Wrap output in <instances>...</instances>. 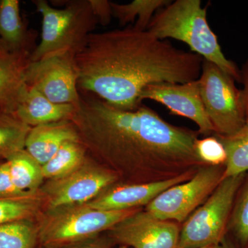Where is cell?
Instances as JSON below:
<instances>
[{
    "instance_id": "cell-1",
    "label": "cell",
    "mask_w": 248,
    "mask_h": 248,
    "mask_svg": "<svg viewBox=\"0 0 248 248\" xmlns=\"http://www.w3.org/2000/svg\"><path fill=\"white\" fill-rule=\"evenodd\" d=\"M71 121L86 149L118 177L160 182L208 166L196 152L199 133L169 123L142 104L136 110H122L80 93Z\"/></svg>"
},
{
    "instance_id": "cell-2",
    "label": "cell",
    "mask_w": 248,
    "mask_h": 248,
    "mask_svg": "<svg viewBox=\"0 0 248 248\" xmlns=\"http://www.w3.org/2000/svg\"><path fill=\"white\" fill-rule=\"evenodd\" d=\"M203 60L132 24L93 32L75 58L78 88L125 110H136L141 105L140 95L149 85L198 79Z\"/></svg>"
},
{
    "instance_id": "cell-3",
    "label": "cell",
    "mask_w": 248,
    "mask_h": 248,
    "mask_svg": "<svg viewBox=\"0 0 248 248\" xmlns=\"http://www.w3.org/2000/svg\"><path fill=\"white\" fill-rule=\"evenodd\" d=\"M147 30L160 40L170 38L186 44L190 51L215 63L241 82V71L222 52L217 36L207 20L200 0H177L159 9Z\"/></svg>"
},
{
    "instance_id": "cell-4",
    "label": "cell",
    "mask_w": 248,
    "mask_h": 248,
    "mask_svg": "<svg viewBox=\"0 0 248 248\" xmlns=\"http://www.w3.org/2000/svg\"><path fill=\"white\" fill-rule=\"evenodd\" d=\"M32 3L42 16V25L40 42L31 54V62L64 54L76 58L98 24L89 0L66 1L62 9L46 0Z\"/></svg>"
},
{
    "instance_id": "cell-5",
    "label": "cell",
    "mask_w": 248,
    "mask_h": 248,
    "mask_svg": "<svg viewBox=\"0 0 248 248\" xmlns=\"http://www.w3.org/2000/svg\"><path fill=\"white\" fill-rule=\"evenodd\" d=\"M246 173L225 178L205 203L186 219L177 248L221 244L226 236L232 209Z\"/></svg>"
},
{
    "instance_id": "cell-6",
    "label": "cell",
    "mask_w": 248,
    "mask_h": 248,
    "mask_svg": "<svg viewBox=\"0 0 248 248\" xmlns=\"http://www.w3.org/2000/svg\"><path fill=\"white\" fill-rule=\"evenodd\" d=\"M198 81L215 135L228 136L242 128L246 122L244 94L235 86L234 78L203 59Z\"/></svg>"
},
{
    "instance_id": "cell-7",
    "label": "cell",
    "mask_w": 248,
    "mask_h": 248,
    "mask_svg": "<svg viewBox=\"0 0 248 248\" xmlns=\"http://www.w3.org/2000/svg\"><path fill=\"white\" fill-rule=\"evenodd\" d=\"M57 210L46 218L38 230L41 243L48 247L74 244L111 230L140 209L107 211L84 204Z\"/></svg>"
},
{
    "instance_id": "cell-8",
    "label": "cell",
    "mask_w": 248,
    "mask_h": 248,
    "mask_svg": "<svg viewBox=\"0 0 248 248\" xmlns=\"http://www.w3.org/2000/svg\"><path fill=\"white\" fill-rule=\"evenodd\" d=\"M225 166H205L189 180L172 186L146 205L160 219L182 223L208 199L223 179Z\"/></svg>"
},
{
    "instance_id": "cell-9",
    "label": "cell",
    "mask_w": 248,
    "mask_h": 248,
    "mask_svg": "<svg viewBox=\"0 0 248 248\" xmlns=\"http://www.w3.org/2000/svg\"><path fill=\"white\" fill-rule=\"evenodd\" d=\"M118 178L110 169L86 160L73 172L50 180L46 187L47 202L49 207L55 210L84 205L114 185Z\"/></svg>"
},
{
    "instance_id": "cell-10",
    "label": "cell",
    "mask_w": 248,
    "mask_h": 248,
    "mask_svg": "<svg viewBox=\"0 0 248 248\" xmlns=\"http://www.w3.org/2000/svg\"><path fill=\"white\" fill-rule=\"evenodd\" d=\"M78 79L75 58L68 54L30 62L27 68L28 86L55 104H79Z\"/></svg>"
},
{
    "instance_id": "cell-11",
    "label": "cell",
    "mask_w": 248,
    "mask_h": 248,
    "mask_svg": "<svg viewBox=\"0 0 248 248\" xmlns=\"http://www.w3.org/2000/svg\"><path fill=\"white\" fill-rule=\"evenodd\" d=\"M180 232L175 222L160 219L146 210H139L111 229L117 242L133 248H177Z\"/></svg>"
},
{
    "instance_id": "cell-12",
    "label": "cell",
    "mask_w": 248,
    "mask_h": 248,
    "mask_svg": "<svg viewBox=\"0 0 248 248\" xmlns=\"http://www.w3.org/2000/svg\"><path fill=\"white\" fill-rule=\"evenodd\" d=\"M146 99L163 104L172 114L182 116L195 122L198 133L210 136L215 133L201 97L198 79L184 84L159 83L143 89L140 103Z\"/></svg>"
},
{
    "instance_id": "cell-13",
    "label": "cell",
    "mask_w": 248,
    "mask_h": 248,
    "mask_svg": "<svg viewBox=\"0 0 248 248\" xmlns=\"http://www.w3.org/2000/svg\"><path fill=\"white\" fill-rule=\"evenodd\" d=\"M196 172H188L168 180L149 183H130L111 186L94 200L86 203L91 208L120 211L148 205L159 194L172 186L189 180Z\"/></svg>"
},
{
    "instance_id": "cell-14",
    "label": "cell",
    "mask_w": 248,
    "mask_h": 248,
    "mask_svg": "<svg viewBox=\"0 0 248 248\" xmlns=\"http://www.w3.org/2000/svg\"><path fill=\"white\" fill-rule=\"evenodd\" d=\"M31 54L10 51L0 43V111L14 114L27 89Z\"/></svg>"
},
{
    "instance_id": "cell-15",
    "label": "cell",
    "mask_w": 248,
    "mask_h": 248,
    "mask_svg": "<svg viewBox=\"0 0 248 248\" xmlns=\"http://www.w3.org/2000/svg\"><path fill=\"white\" fill-rule=\"evenodd\" d=\"M71 141H80L74 124L71 120L60 121L31 128L24 149L42 166L63 143Z\"/></svg>"
},
{
    "instance_id": "cell-16",
    "label": "cell",
    "mask_w": 248,
    "mask_h": 248,
    "mask_svg": "<svg viewBox=\"0 0 248 248\" xmlns=\"http://www.w3.org/2000/svg\"><path fill=\"white\" fill-rule=\"evenodd\" d=\"M77 105L55 104L34 88L28 86L14 115L31 128L37 125L71 120Z\"/></svg>"
},
{
    "instance_id": "cell-17",
    "label": "cell",
    "mask_w": 248,
    "mask_h": 248,
    "mask_svg": "<svg viewBox=\"0 0 248 248\" xmlns=\"http://www.w3.org/2000/svg\"><path fill=\"white\" fill-rule=\"evenodd\" d=\"M36 34L29 30L20 14L18 0L0 1V43L14 52L32 53L35 45Z\"/></svg>"
},
{
    "instance_id": "cell-18",
    "label": "cell",
    "mask_w": 248,
    "mask_h": 248,
    "mask_svg": "<svg viewBox=\"0 0 248 248\" xmlns=\"http://www.w3.org/2000/svg\"><path fill=\"white\" fill-rule=\"evenodd\" d=\"M6 161L16 187L28 195H36L44 179L42 166L25 150L11 155Z\"/></svg>"
},
{
    "instance_id": "cell-19",
    "label": "cell",
    "mask_w": 248,
    "mask_h": 248,
    "mask_svg": "<svg viewBox=\"0 0 248 248\" xmlns=\"http://www.w3.org/2000/svg\"><path fill=\"white\" fill-rule=\"evenodd\" d=\"M86 147L80 141H67L42 166L44 179L61 178L80 167L86 161Z\"/></svg>"
},
{
    "instance_id": "cell-20",
    "label": "cell",
    "mask_w": 248,
    "mask_h": 248,
    "mask_svg": "<svg viewBox=\"0 0 248 248\" xmlns=\"http://www.w3.org/2000/svg\"><path fill=\"white\" fill-rule=\"evenodd\" d=\"M172 1L170 0H134L128 4L111 2L112 16L118 21L122 27L135 22L134 27L141 31H146L155 14L167 6Z\"/></svg>"
},
{
    "instance_id": "cell-21",
    "label": "cell",
    "mask_w": 248,
    "mask_h": 248,
    "mask_svg": "<svg viewBox=\"0 0 248 248\" xmlns=\"http://www.w3.org/2000/svg\"><path fill=\"white\" fill-rule=\"evenodd\" d=\"M226 149L223 179L248 172V115L244 126L228 136L215 135Z\"/></svg>"
},
{
    "instance_id": "cell-22",
    "label": "cell",
    "mask_w": 248,
    "mask_h": 248,
    "mask_svg": "<svg viewBox=\"0 0 248 248\" xmlns=\"http://www.w3.org/2000/svg\"><path fill=\"white\" fill-rule=\"evenodd\" d=\"M31 127L21 122L14 114L0 111V157L24 151Z\"/></svg>"
},
{
    "instance_id": "cell-23",
    "label": "cell",
    "mask_w": 248,
    "mask_h": 248,
    "mask_svg": "<svg viewBox=\"0 0 248 248\" xmlns=\"http://www.w3.org/2000/svg\"><path fill=\"white\" fill-rule=\"evenodd\" d=\"M37 239L38 230L30 219L0 226V248H34Z\"/></svg>"
},
{
    "instance_id": "cell-24",
    "label": "cell",
    "mask_w": 248,
    "mask_h": 248,
    "mask_svg": "<svg viewBox=\"0 0 248 248\" xmlns=\"http://www.w3.org/2000/svg\"><path fill=\"white\" fill-rule=\"evenodd\" d=\"M228 230L242 247L248 245V172L240 186L232 209Z\"/></svg>"
},
{
    "instance_id": "cell-25",
    "label": "cell",
    "mask_w": 248,
    "mask_h": 248,
    "mask_svg": "<svg viewBox=\"0 0 248 248\" xmlns=\"http://www.w3.org/2000/svg\"><path fill=\"white\" fill-rule=\"evenodd\" d=\"M40 197L34 195L17 198L0 199V226L30 219L38 211Z\"/></svg>"
},
{
    "instance_id": "cell-26",
    "label": "cell",
    "mask_w": 248,
    "mask_h": 248,
    "mask_svg": "<svg viewBox=\"0 0 248 248\" xmlns=\"http://www.w3.org/2000/svg\"><path fill=\"white\" fill-rule=\"evenodd\" d=\"M196 152L200 159L208 166H225L227 160L226 149L216 136L198 139Z\"/></svg>"
},
{
    "instance_id": "cell-27",
    "label": "cell",
    "mask_w": 248,
    "mask_h": 248,
    "mask_svg": "<svg viewBox=\"0 0 248 248\" xmlns=\"http://www.w3.org/2000/svg\"><path fill=\"white\" fill-rule=\"evenodd\" d=\"M27 196L31 195L19 190L14 185L7 162L5 161L0 164V199L17 198Z\"/></svg>"
},
{
    "instance_id": "cell-28",
    "label": "cell",
    "mask_w": 248,
    "mask_h": 248,
    "mask_svg": "<svg viewBox=\"0 0 248 248\" xmlns=\"http://www.w3.org/2000/svg\"><path fill=\"white\" fill-rule=\"evenodd\" d=\"M89 3L98 24L102 26L110 24L113 17L111 1L108 0H89Z\"/></svg>"
},
{
    "instance_id": "cell-29",
    "label": "cell",
    "mask_w": 248,
    "mask_h": 248,
    "mask_svg": "<svg viewBox=\"0 0 248 248\" xmlns=\"http://www.w3.org/2000/svg\"><path fill=\"white\" fill-rule=\"evenodd\" d=\"M241 73V82L244 84V88L242 90L244 94L245 108L246 115H248V60L243 66Z\"/></svg>"
},
{
    "instance_id": "cell-30",
    "label": "cell",
    "mask_w": 248,
    "mask_h": 248,
    "mask_svg": "<svg viewBox=\"0 0 248 248\" xmlns=\"http://www.w3.org/2000/svg\"><path fill=\"white\" fill-rule=\"evenodd\" d=\"M221 248H239L231 241V239L225 236L221 243Z\"/></svg>"
},
{
    "instance_id": "cell-31",
    "label": "cell",
    "mask_w": 248,
    "mask_h": 248,
    "mask_svg": "<svg viewBox=\"0 0 248 248\" xmlns=\"http://www.w3.org/2000/svg\"><path fill=\"white\" fill-rule=\"evenodd\" d=\"M69 248H104L102 246H99V245L95 244H89L84 245V246H76V247H71Z\"/></svg>"
},
{
    "instance_id": "cell-32",
    "label": "cell",
    "mask_w": 248,
    "mask_h": 248,
    "mask_svg": "<svg viewBox=\"0 0 248 248\" xmlns=\"http://www.w3.org/2000/svg\"><path fill=\"white\" fill-rule=\"evenodd\" d=\"M221 248V244L212 245V246H204V247L200 248Z\"/></svg>"
},
{
    "instance_id": "cell-33",
    "label": "cell",
    "mask_w": 248,
    "mask_h": 248,
    "mask_svg": "<svg viewBox=\"0 0 248 248\" xmlns=\"http://www.w3.org/2000/svg\"><path fill=\"white\" fill-rule=\"evenodd\" d=\"M116 248H133L128 247V246H120V247Z\"/></svg>"
}]
</instances>
